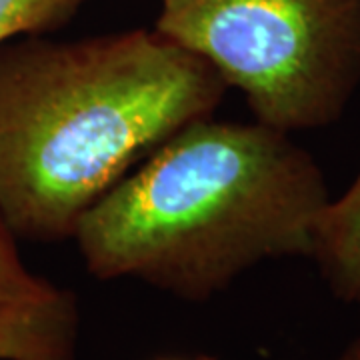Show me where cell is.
<instances>
[{"instance_id":"6da1fadb","label":"cell","mask_w":360,"mask_h":360,"mask_svg":"<svg viewBox=\"0 0 360 360\" xmlns=\"http://www.w3.org/2000/svg\"><path fill=\"white\" fill-rule=\"evenodd\" d=\"M229 89L153 30L0 46V219L63 240L129 168L206 118Z\"/></svg>"},{"instance_id":"7a4b0ae2","label":"cell","mask_w":360,"mask_h":360,"mask_svg":"<svg viewBox=\"0 0 360 360\" xmlns=\"http://www.w3.org/2000/svg\"><path fill=\"white\" fill-rule=\"evenodd\" d=\"M328 200L321 167L288 132L206 116L118 180L72 238L98 281L202 302L264 260L310 257Z\"/></svg>"},{"instance_id":"3957f363","label":"cell","mask_w":360,"mask_h":360,"mask_svg":"<svg viewBox=\"0 0 360 360\" xmlns=\"http://www.w3.org/2000/svg\"><path fill=\"white\" fill-rule=\"evenodd\" d=\"M155 28L288 134L336 122L360 84V0H168Z\"/></svg>"},{"instance_id":"277c9868","label":"cell","mask_w":360,"mask_h":360,"mask_svg":"<svg viewBox=\"0 0 360 360\" xmlns=\"http://www.w3.org/2000/svg\"><path fill=\"white\" fill-rule=\"evenodd\" d=\"M78 309L75 295L0 307V360H77Z\"/></svg>"},{"instance_id":"5b68a950","label":"cell","mask_w":360,"mask_h":360,"mask_svg":"<svg viewBox=\"0 0 360 360\" xmlns=\"http://www.w3.org/2000/svg\"><path fill=\"white\" fill-rule=\"evenodd\" d=\"M309 258L338 300L360 304V170L347 191L324 206Z\"/></svg>"},{"instance_id":"8992f818","label":"cell","mask_w":360,"mask_h":360,"mask_svg":"<svg viewBox=\"0 0 360 360\" xmlns=\"http://www.w3.org/2000/svg\"><path fill=\"white\" fill-rule=\"evenodd\" d=\"M84 0H0V46L65 25Z\"/></svg>"},{"instance_id":"52a82bcc","label":"cell","mask_w":360,"mask_h":360,"mask_svg":"<svg viewBox=\"0 0 360 360\" xmlns=\"http://www.w3.org/2000/svg\"><path fill=\"white\" fill-rule=\"evenodd\" d=\"M13 236L0 219V307H25L51 300L60 288L26 269L14 248Z\"/></svg>"},{"instance_id":"ba28073f","label":"cell","mask_w":360,"mask_h":360,"mask_svg":"<svg viewBox=\"0 0 360 360\" xmlns=\"http://www.w3.org/2000/svg\"><path fill=\"white\" fill-rule=\"evenodd\" d=\"M333 360H360V336L354 338L352 342H348Z\"/></svg>"},{"instance_id":"9c48e42d","label":"cell","mask_w":360,"mask_h":360,"mask_svg":"<svg viewBox=\"0 0 360 360\" xmlns=\"http://www.w3.org/2000/svg\"><path fill=\"white\" fill-rule=\"evenodd\" d=\"M156 360H217L212 356H206V354H194V356H162V359Z\"/></svg>"},{"instance_id":"30bf717a","label":"cell","mask_w":360,"mask_h":360,"mask_svg":"<svg viewBox=\"0 0 360 360\" xmlns=\"http://www.w3.org/2000/svg\"><path fill=\"white\" fill-rule=\"evenodd\" d=\"M162 2H168V0H162Z\"/></svg>"}]
</instances>
